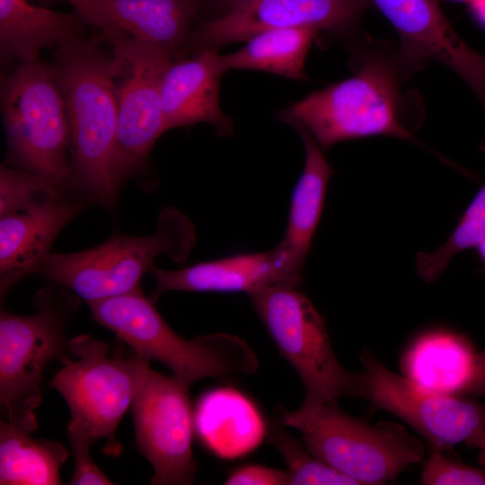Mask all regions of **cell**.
Returning <instances> with one entry per match:
<instances>
[{
  "label": "cell",
  "mask_w": 485,
  "mask_h": 485,
  "mask_svg": "<svg viewBox=\"0 0 485 485\" xmlns=\"http://www.w3.org/2000/svg\"><path fill=\"white\" fill-rule=\"evenodd\" d=\"M52 68L61 90L70 135V190L112 207L120 181L115 160L117 99L112 57L82 37L54 49Z\"/></svg>",
  "instance_id": "1"
},
{
  "label": "cell",
  "mask_w": 485,
  "mask_h": 485,
  "mask_svg": "<svg viewBox=\"0 0 485 485\" xmlns=\"http://www.w3.org/2000/svg\"><path fill=\"white\" fill-rule=\"evenodd\" d=\"M387 54L364 53L352 76L311 93L278 111L277 119L295 129H305L322 149L374 136L422 145L408 125L398 57Z\"/></svg>",
  "instance_id": "2"
},
{
  "label": "cell",
  "mask_w": 485,
  "mask_h": 485,
  "mask_svg": "<svg viewBox=\"0 0 485 485\" xmlns=\"http://www.w3.org/2000/svg\"><path fill=\"white\" fill-rule=\"evenodd\" d=\"M87 304L97 322L138 356L163 364L188 386L207 377L251 375L258 368L255 352L237 336L217 332L188 340L177 334L141 288Z\"/></svg>",
  "instance_id": "3"
},
{
  "label": "cell",
  "mask_w": 485,
  "mask_h": 485,
  "mask_svg": "<svg viewBox=\"0 0 485 485\" xmlns=\"http://www.w3.org/2000/svg\"><path fill=\"white\" fill-rule=\"evenodd\" d=\"M196 243L192 222L179 209L164 207L156 231L146 236L113 234L101 244L76 252L50 253L38 269L87 303L140 289L143 275L166 255L184 263Z\"/></svg>",
  "instance_id": "4"
},
{
  "label": "cell",
  "mask_w": 485,
  "mask_h": 485,
  "mask_svg": "<svg viewBox=\"0 0 485 485\" xmlns=\"http://www.w3.org/2000/svg\"><path fill=\"white\" fill-rule=\"evenodd\" d=\"M337 401L284 411L285 426L300 432L305 447L318 459L358 484L395 480L422 460L425 446L402 425L372 424L342 411Z\"/></svg>",
  "instance_id": "5"
},
{
  "label": "cell",
  "mask_w": 485,
  "mask_h": 485,
  "mask_svg": "<svg viewBox=\"0 0 485 485\" xmlns=\"http://www.w3.org/2000/svg\"><path fill=\"white\" fill-rule=\"evenodd\" d=\"M68 349L76 359L63 364L50 383L69 407L67 432L82 434L92 443L106 439L103 453L117 456L121 452L117 428L140 389L150 361L136 353L130 357H110L109 344L90 335L70 339Z\"/></svg>",
  "instance_id": "6"
},
{
  "label": "cell",
  "mask_w": 485,
  "mask_h": 485,
  "mask_svg": "<svg viewBox=\"0 0 485 485\" xmlns=\"http://www.w3.org/2000/svg\"><path fill=\"white\" fill-rule=\"evenodd\" d=\"M1 108L13 165L67 181L69 126L52 66L40 60L22 63L4 75Z\"/></svg>",
  "instance_id": "7"
},
{
  "label": "cell",
  "mask_w": 485,
  "mask_h": 485,
  "mask_svg": "<svg viewBox=\"0 0 485 485\" xmlns=\"http://www.w3.org/2000/svg\"><path fill=\"white\" fill-rule=\"evenodd\" d=\"M298 285L281 283L250 295L252 304L280 354L304 388V405L358 396L361 373L342 366L332 348L324 319Z\"/></svg>",
  "instance_id": "8"
},
{
  "label": "cell",
  "mask_w": 485,
  "mask_h": 485,
  "mask_svg": "<svg viewBox=\"0 0 485 485\" xmlns=\"http://www.w3.org/2000/svg\"><path fill=\"white\" fill-rule=\"evenodd\" d=\"M39 306L33 314L2 311L0 316L2 421L28 432L37 428L44 368L55 359L62 365L72 359L66 339L67 306L47 295L39 299Z\"/></svg>",
  "instance_id": "9"
},
{
  "label": "cell",
  "mask_w": 485,
  "mask_h": 485,
  "mask_svg": "<svg viewBox=\"0 0 485 485\" xmlns=\"http://www.w3.org/2000/svg\"><path fill=\"white\" fill-rule=\"evenodd\" d=\"M107 40L113 48L117 99L115 160L123 181L146 163L165 132L162 83L173 55L127 35Z\"/></svg>",
  "instance_id": "10"
},
{
  "label": "cell",
  "mask_w": 485,
  "mask_h": 485,
  "mask_svg": "<svg viewBox=\"0 0 485 485\" xmlns=\"http://www.w3.org/2000/svg\"><path fill=\"white\" fill-rule=\"evenodd\" d=\"M360 359V397L407 422L435 447L466 444L485 427V402L427 390L388 369L366 349Z\"/></svg>",
  "instance_id": "11"
},
{
  "label": "cell",
  "mask_w": 485,
  "mask_h": 485,
  "mask_svg": "<svg viewBox=\"0 0 485 485\" xmlns=\"http://www.w3.org/2000/svg\"><path fill=\"white\" fill-rule=\"evenodd\" d=\"M188 387L149 368L132 402L136 441L154 471L151 484H190L195 478Z\"/></svg>",
  "instance_id": "12"
},
{
  "label": "cell",
  "mask_w": 485,
  "mask_h": 485,
  "mask_svg": "<svg viewBox=\"0 0 485 485\" xmlns=\"http://www.w3.org/2000/svg\"><path fill=\"white\" fill-rule=\"evenodd\" d=\"M370 0H250L220 18L200 22L185 43L195 51L216 50L246 41L269 30L314 28L319 31L349 32Z\"/></svg>",
  "instance_id": "13"
},
{
  "label": "cell",
  "mask_w": 485,
  "mask_h": 485,
  "mask_svg": "<svg viewBox=\"0 0 485 485\" xmlns=\"http://www.w3.org/2000/svg\"><path fill=\"white\" fill-rule=\"evenodd\" d=\"M401 39L397 53L403 73L438 61L455 72L485 107V55L454 31L436 0H370Z\"/></svg>",
  "instance_id": "14"
},
{
  "label": "cell",
  "mask_w": 485,
  "mask_h": 485,
  "mask_svg": "<svg viewBox=\"0 0 485 485\" xmlns=\"http://www.w3.org/2000/svg\"><path fill=\"white\" fill-rule=\"evenodd\" d=\"M150 272L155 287L148 298L154 304L168 291L244 292L250 295L277 284L298 285L302 274L281 242L266 251L239 253L176 270L154 266Z\"/></svg>",
  "instance_id": "15"
},
{
  "label": "cell",
  "mask_w": 485,
  "mask_h": 485,
  "mask_svg": "<svg viewBox=\"0 0 485 485\" xmlns=\"http://www.w3.org/2000/svg\"><path fill=\"white\" fill-rule=\"evenodd\" d=\"M198 0H77L75 10L105 39L127 35L172 55L185 46Z\"/></svg>",
  "instance_id": "16"
},
{
  "label": "cell",
  "mask_w": 485,
  "mask_h": 485,
  "mask_svg": "<svg viewBox=\"0 0 485 485\" xmlns=\"http://www.w3.org/2000/svg\"><path fill=\"white\" fill-rule=\"evenodd\" d=\"M191 57L171 62L162 83L165 131L208 123L220 137L234 132L233 119L219 103V84L225 73L216 50L203 48Z\"/></svg>",
  "instance_id": "17"
},
{
  "label": "cell",
  "mask_w": 485,
  "mask_h": 485,
  "mask_svg": "<svg viewBox=\"0 0 485 485\" xmlns=\"http://www.w3.org/2000/svg\"><path fill=\"white\" fill-rule=\"evenodd\" d=\"M82 204L66 198L33 212H18L0 219L1 301L22 278L37 272L51 253L62 229L79 213Z\"/></svg>",
  "instance_id": "18"
},
{
  "label": "cell",
  "mask_w": 485,
  "mask_h": 485,
  "mask_svg": "<svg viewBox=\"0 0 485 485\" xmlns=\"http://www.w3.org/2000/svg\"><path fill=\"white\" fill-rule=\"evenodd\" d=\"M194 429L213 454L225 460L242 457L263 443L267 428L256 405L232 387H218L198 399Z\"/></svg>",
  "instance_id": "19"
},
{
  "label": "cell",
  "mask_w": 485,
  "mask_h": 485,
  "mask_svg": "<svg viewBox=\"0 0 485 485\" xmlns=\"http://www.w3.org/2000/svg\"><path fill=\"white\" fill-rule=\"evenodd\" d=\"M84 20L28 0H0V57L3 64L40 60L42 50L81 37Z\"/></svg>",
  "instance_id": "20"
},
{
  "label": "cell",
  "mask_w": 485,
  "mask_h": 485,
  "mask_svg": "<svg viewBox=\"0 0 485 485\" xmlns=\"http://www.w3.org/2000/svg\"><path fill=\"white\" fill-rule=\"evenodd\" d=\"M477 353L458 333L437 330L419 337L401 359L404 376L436 392L464 395L476 366Z\"/></svg>",
  "instance_id": "21"
},
{
  "label": "cell",
  "mask_w": 485,
  "mask_h": 485,
  "mask_svg": "<svg viewBox=\"0 0 485 485\" xmlns=\"http://www.w3.org/2000/svg\"><path fill=\"white\" fill-rule=\"evenodd\" d=\"M304 147V165L294 188L287 225L281 243L298 269L303 267L320 222L330 179L334 172L313 136L296 129Z\"/></svg>",
  "instance_id": "22"
},
{
  "label": "cell",
  "mask_w": 485,
  "mask_h": 485,
  "mask_svg": "<svg viewBox=\"0 0 485 485\" xmlns=\"http://www.w3.org/2000/svg\"><path fill=\"white\" fill-rule=\"evenodd\" d=\"M320 31L314 28H291L259 32L240 49L220 55L224 71H265L298 81L307 80L304 62Z\"/></svg>",
  "instance_id": "23"
},
{
  "label": "cell",
  "mask_w": 485,
  "mask_h": 485,
  "mask_svg": "<svg viewBox=\"0 0 485 485\" xmlns=\"http://www.w3.org/2000/svg\"><path fill=\"white\" fill-rule=\"evenodd\" d=\"M31 432L1 420L0 484L57 485L59 470L68 457L62 444L34 438Z\"/></svg>",
  "instance_id": "24"
},
{
  "label": "cell",
  "mask_w": 485,
  "mask_h": 485,
  "mask_svg": "<svg viewBox=\"0 0 485 485\" xmlns=\"http://www.w3.org/2000/svg\"><path fill=\"white\" fill-rule=\"evenodd\" d=\"M68 190L66 181L3 165L0 170V216L42 209L66 198Z\"/></svg>",
  "instance_id": "25"
},
{
  "label": "cell",
  "mask_w": 485,
  "mask_h": 485,
  "mask_svg": "<svg viewBox=\"0 0 485 485\" xmlns=\"http://www.w3.org/2000/svg\"><path fill=\"white\" fill-rule=\"evenodd\" d=\"M484 238L485 185L475 195L445 242L431 252L417 254L419 276L428 283L436 280L457 253L477 247Z\"/></svg>",
  "instance_id": "26"
},
{
  "label": "cell",
  "mask_w": 485,
  "mask_h": 485,
  "mask_svg": "<svg viewBox=\"0 0 485 485\" xmlns=\"http://www.w3.org/2000/svg\"><path fill=\"white\" fill-rule=\"evenodd\" d=\"M270 443L284 458L292 485H357V483L315 457L278 424L269 431Z\"/></svg>",
  "instance_id": "27"
},
{
  "label": "cell",
  "mask_w": 485,
  "mask_h": 485,
  "mask_svg": "<svg viewBox=\"0 0 485 485\" xmlns=\"http://www.w3.org/2000/svg\"><path fill=\"white\" fill-rule=\"evenodd\" d=\"M435 447L421 472L424 485H485V469L475 468L446 457Z\"/></svg>",
  "instance_id": "28"
},
{
  "label": "cell",
  "mask_w": 485,
  "mask_h": 485,
  "mask_svg": "<svg viewBox=\"0 0 485 485\" xmlns=\"http://www.w3.org/2000/svg\"><path fill=\"white\" fill-rule=\"evenodd\" d=\"M75 460V467L70 484L86 485L113 484L93 462L90 446L93 444L85 436L76 432H67Z\"/></svg>",
  "instance_id": "29"
},
{
  "label": "cell",
  "mask_w": 485,
  "mask_h": 485,
  "mask_svg": "<svg viewBox=\"0 0 485 485\" xmlns=\"http://www.w3.org/2000/svg\"><path fill=\"white\" fill-rule=\"evenodd\" d=\"M227 485H287L290 484L288 472L263 465L249 464L234 470L225 479Z\"/></svg>",
  "instance_id": "30"
},
{
  "label": "cell",
  "mask_w": 485,
  "mask_h": 485,
  "mask_svg": "<svg viewBox=\"0 0 485 485\" xmlns=\"http://www.w3.org/2000/svg\"><path fill=\"white\" fill-rule=\"evenodd\" d=\"M250 0H205L199 9L201 22L222 17L234 7Z\"/></svg>",
  "instance_id": "31"
},
{
  "label": "cell",
  "mask_w": 485,
  "mask_h": 485,
  "mask_svg": "<svg viewBox=\"0 0 485 485\" xmlns=\"http://www.w3.org/2000/svg\"><path fill=\"white\" fill-rule=\"evenodd\" d=\"M464 395H485V348L477 353L474 375Z\"/></svg>",
  "instance_id": "32"
},
{
  "label": "cell",
  "mask_w": 485,
  "mask_h": 485,
  "mask_svg": "<svg viewBox=\"0 0 485 485\" xmlns=\"http://www.w3.org/2000/svg\"><path fill=\"white\" fill-rule=\"evenodd\" d=\"M465 445L468 447L479 449V462L485 467V427L479 430Z\"/></svg>",
  "instance_id": "33"
},
{
  "label": "cell",
  "mask_w": 485,
  "mask_h": 485,
  "mask_svg": "<svg viewBox=\"0 0 485 485\" xmlns=\"http://www.w3.org/2000/svg\"><path fill=\"white\" fill-rule=\"evenodd\" d=\"M469 4L474 17L485 27V0H470Z\"/></svg>",
  "instance_id": "34"
},
{
  "label": "cell",
  "mask_w": 485,
  "mask_h": 485,
  "mask_svg": "<svg viewBox=\"0 0 485 485\" xmlns=\"http://www.w3.org/2000/svg\"><path fill=\"white\" fill-rule=\"evenodd\" d=\"M481 261L485 265V238L477 246Z\"/></svg>",
  "instance_id": "35"
},
{
  "label": "cell",
  "mask_w": 485,
  "mask_h": 485,
  "mask_svg": "<svg viewBox=\"0 0 485 485\" xmlns=\"http://www.w3.org/2000/svg\"><path fill=\"white\" fill-rule=\"evenodd\" d=\"M69 2V4H71L72 5L74 4V3H75L77 0H67Z\"/></svg>",
  "instance_id": "36"
},
{
  "label": "cell",
  "mask_w": 485,
  "mask_h": 485,
  "mask_svg": "<svg viewBox=\"0 0 485 485\" xmlns=\"http://www.w3.org/2000/svg\"><path fill=\"white\" fill-rule=\"evenodd\" d=\"M454 1H461V2H467V3L470 2V0H454Z\"/></svg>",
  "instance_id": "37"
},
{
  "label": "cell",
  "mask_w": 485,
  "mask_h": 485,
  "mask_svg": "<svg viewBox=\"0 0 485 485\" xmlns=\"http://www.w3.org/2000/svg\"><path fill=\"white\" fill-rule=\"evenodd\" d=\"M198 1H199L201 4H203V2H204L205 0H198Z\"/></svg>",
  "instance_id": "38"
}]
</instances>
